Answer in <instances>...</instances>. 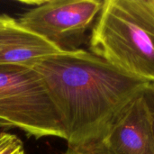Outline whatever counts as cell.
<instances>
[{
  "instance_id": "cell-5",
  "label": "cell",
  "mask_w": 154,
  "mask_h": 154,
  "mask_svg": "<svg viewBox=\"0 0 154 154\" xmlns=\"http://www.w3.org/2000/svg\"><path fill=\"white\" fill-rule=\"evenodd\" d=\"M84 146L94 154H154L152 117L143 91L120 112L100 139Z\"/></svg>"
},
{
  "instance_id": "cell-3",
  "label": "cell",
  "mask_w": 154,
  "mask_h": 154,
  "mask_svg": "<svg viewBox=\"0 0 154 154\" xmlns=\"http://www.w3.org/2000/svg\"><path fill=\"white\" fill-rule=\"evenodd\" d=\"M0 127L17 128L36 139L65 140L60 116L33 68L0 64Z\"/></svg>"
},
{
  "instance_id": "cell-6",
  "label": "cell",
  "mask_w": 154,
  "mask_h": 154,
  "mask_svg": "<svg viewBox=\"0 0 154 154\" xmlns=\"http://www.w3.org/2000/svg\"><path fill=\"white\" fill-rule=\"evenodd\" d=\"M61 52L18 20L0 14V64L32 68L39 60Z\"/></svg>"
},
{
  "instance_id": "cell-1",
  "label": "cell",
  "mask_w": 154,
  "mask_h": 154,
  "mask_svg": "<svg viewBox=\"0 0 154 154\" xmlns=\"http://www.w3.org/2000/svg\"><path fill=\"white\" fill-rule=\"evenodd\" d=\"M32 68L47 86L69 146L100 139L148 84L82 49L49 56Z\"/></svg>"
},
{
  "instance_id": "cell-8",
  "label": "cell",
  "mask_w": 154,
  "mask_h": 154,
  "mask_svg": "<svg viewBox=\"0 0 154 154\" xmlns=\"http://www.w3.org/2000/svg\"><path fill=\"white\" fill-rule=\"evenodd\" d=\"M143 97L149 108L154 134V83H148L143 89Z\"/></svg>"
},
{
  "instance_id": "cell-9",
  "label": "cell",
  "mask_w": 154,
  "mask_h": 154,
  "mask_svg": "<svg viewBox=\"0 0 154 154\" xmlns=\"http://www.w3.org/2000/svg\"><path fill=\"white\" fill-rule=\"evenodd\" d=\"M63 154H94L92 153L86 146L78 145V146H69L66 152Z\"/></svg>"
},
{
  "instance_id": "cell-2",
  "label": "cell",
  "mask_w": 154,
  "mask_h": 154,
  "mask_svg": "<svg viewBox=\"0 0 154 154\" xmlns=\"http://www.w3.org/2000/svg\"><path fill=\"white\" fill-rule=\"evenodd\" d=\"M92 53L154 83V0H105L89 38Z\"/></svg>"
},
{
  "instance_id": "cell-7",
  "label": "cell",
  "mask_w": 154,
  "mask_h": 154,
  "mask_svg": "<svg viewBox=\"0 0 154 154\" xmlns=\"http://www.w3.org/2000/svg\"><path fill=\"white\" fill-rule=\"evenodd\" d=\"M0 154H25L23 142L15 134L0 132Z\"/></svg>"
},
{
  "instance_id": "cell-4",
  "label": "cell",
  "mask_w": 154,
  "mask_h": 154,
  "mask_svg": "<svg viewBox=\"0 0 154 154\" xmlns=\"http://www.w3.org/2000/svg\"><path fill=\"white\" fill-rule=\"evenodd\" d=\"M33 4L18 22L61 51L79 49L102 8L101 0H51Z\"/></svg>"
}]
</instances>
